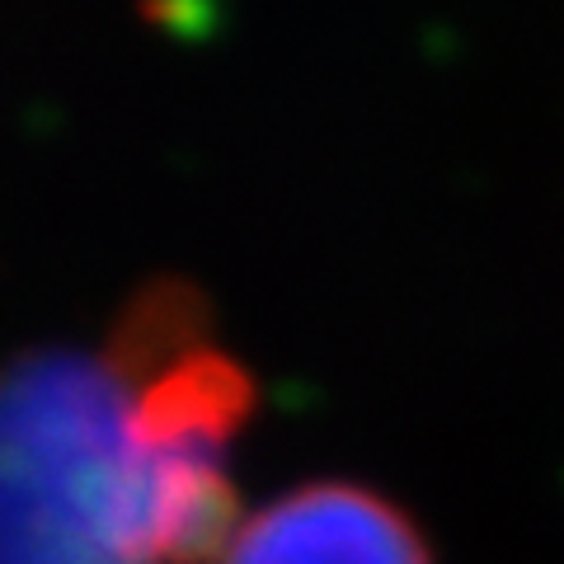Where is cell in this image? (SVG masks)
Masks as SVG:
<instances>
[{
	"label": "cell",
	"instance_id": "1",
	"mask_svg": "<svg viewBox=\"0 0 564 564\" xmlns=\"http://www.w3.org/2000/svg\"><path fill=\"white\" fill-rule=\"evenodd\" d=\"M250 372L207 306L155 282L99 348L0 372V564H203L236 536Z\"/></svg>",
	"mask_w": 564,
	"mask_h": 564
},
{
	"label": "cell",
	"instance_id": "2",
	"mask_svg": "<svg viewBox=\"0 0 564 564\" xmlns=\"http://www.w3.org/2000/svg\"><path fill=\"white\" fill-rule=\"evenodd\" d=\"M221 564H433L410 518L352 485H311L236 527Z\"/></svg>",
	"mask_w": 564,
	"mask_h": 564
}]
</instances>
